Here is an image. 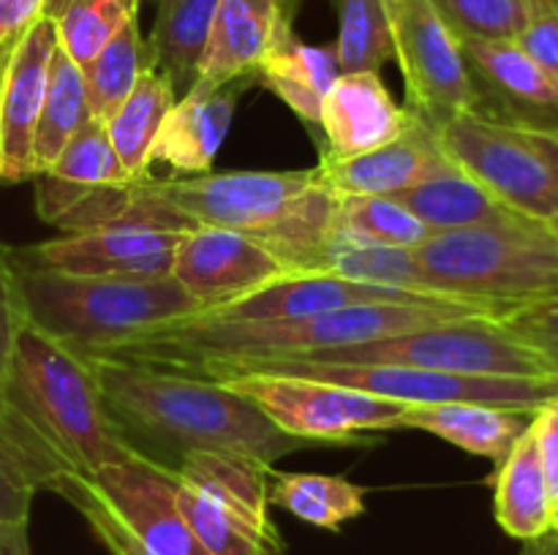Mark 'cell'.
Instances as JSON below:
<instances>
[{
	"instance_id": "40",
	"label": "cell",
	"mask_w": 558,
	"mask_h": 555,
	"mask_svg": "<svg viewBox=\"0 0 558 555\" xmlns=\"http://www.w3.org/2000/svg\"><path fill=\"white\" fill-rule=\"evenodd\" d=\"M499 324L537 348L558 370V294L532 299V303L512 305L499 316Z\"/></svg>"
},
{
	"instance_id": "23",
	"label": "cell",
	"mask_w": 558,
	"mask_h": 555,
	"mask_svg": "<svg viewBox=\"0 0 558 555\" xmlns=\"http://www.w3.org/2000/svg\"><path fill=\"white\" fill-rule=\"evenodd\" d=\"M33 180H36L38 218L58 229L104 190L131 183L129 172L109 141L104 120H90Z\"/></svg>"
},
{
	"instance_id": "4",
	"label": "cell",
	"mask_w": 558,
	"mask_h": 555,
	"mask_svg": "<svg viewBox=\"0 0 558 555\" xmlns=\"http://www.w3.org/2000/svg\"><path fill=\"white\" fill-rule=\"evenodd\" d=\"M316 169L294 172H205L156 180L153 174L104 190L76 210L60 232L147 226L161 232L232 229L262 237L283 221L314 185Z\"/></svg>"
},
{
	"instance_id": "32",
	"label": "cell",
	"mask_w": 558,
	"mask_h": 555,
	"mask_svg": "<svg viewBox=\"0 0 558 555\" xmlns=\"http://www.w3.org/2000/svg\"><path fill=\"white\" fill-rule=\"evenodd\" d=\"M90 120L96 118L87 103L85 74L58 44L52 65H49L47 98H44L41 118H38L36 145H33L36 174L44 172Z\"/></svg>"
},
{
	"instance_id": "29",
	"label": "cell",
	"mask_w": 558,
	"mask_h": 555,
	"mask_svg": "<svg viewBox=\"0 0 558 555\" xmlns=\"http://www.w3.org/2000/svg\"><path fill=\"white\" fill-rule=\"evenodd\" d=\"M174 103H178V96L167 76L147 63L131 96L104 120L109 141L131 180H142L150 174L158 131Z\"/></svg>"
},
{
	"instance_id": "31",
	"label": "cell",
	"mask_w": 558,
	"mask_h": 555,
	"mask_svg": "<svg viewBox=\"0 0 558 555\" xmlns=\"http://www.w3.org/2000/svg\"><path fill=\"white\" fill-rule=\"evenodd\" d=\"M270 506L289 511L308 526L338 531L365 511V490L332 473L272 471Z\"/></svg>"
},
{
	"instance_id": "46",
	"label": "cell",
	"mask_w": 558,
	"mask_h": 555,
	"mask_svg": "<svg viewBox=\"0 0 558 555\" xmlns=\"http://www.w3.org/2000/svg\"><path fill=\"white\" fill-rule=\"evenodd\" d=\"M14 44H0V98H3V82H5V69H9V58Z\"/></svg>"
},
{
	"instance_id": "35",
	"label": "cell",
	"mask_w": 558,
	"mask_h": 555,
	"mask_svg": "<svg viewBox=\"0 0 558 555\" xmlns=\"http://www.w3.org/2000/svg\"><path fill=\"white\" fill-rule=\"evenodd\" d=\"M27 324L25 310H22L20 288H16L14 270H11V261L5 256V248H0V439L9 441L25 462L31 466V471L36 473L41 490H49L54 482V471L44 455L38 452V446L33 444V439L27 435V430L22 428L20 419L14 417V411L5 403V384H9V370H11V357H14L16 337H20L22 326Z\"/></svg>"
},
{
	"instance_id": "19",
	"label": "cell",
	"mask_w": 558,
	"mask_h": 555,
	"mask_svg": "<svg viewBox=\"0 0 558 555\" xmlns=\"http://www.w3.org/2000/svg\"><path fill=\"white\" fill-rule=\"evenodd\" d=\"M314 169L319 183L338 196H398L456 166L439 147L434 125L414 114L412 128L398 139L349 158L319 152V163Z\"/></svg>"
},
{
	"instance_id": "17",
	"label": "cell",
	"mask_w": 558,
	"mask_h": 555,
	"mask_svg": "<svg viewBox=\"0 0 558 555\" xmlns=\"http://www.w3.org/2000/svg\"><path fill=\"white\" fill-rule=\"evenodd\" d=\"M58 49V30L49 16H38L14 44L0 98V180L25 183L36 177L33 145L49 85V65Z\"/></svg>"
},
{
	"instance_id": "33",
	"label": "cell",
	"mask_w": 558,
	"mask_h": 555,
	"mask_svg": "<svg viewBox=\"0 0 558 555\" xmlns=\"http://www.w3.org/2000/svg\"><path fill=\"white\" fill-rule=\"evenodd\" d=\"M332 226L360 243L403 250H417L430 237L428 226L392 196H338Z\"/></svg>"
},
{
	"instance_id": "36",
	"label": "cell",
	"mask_w": 558,
	"mask_h": 555,
	"mask_svg": "<svg viewBox=\"0 0 558 555\" xmlns=\"http://www.w3.org/2000/svg\"><path fill=\"white\" fill-rule=\"evenodd\" d=\"M142 0H63L44 11L54 22L58 44L85 69L129 20L140 16Z\"/></svg>"
},
{
	"instance_id": "12",
	"label": "cell",
	"mask_w": 558,
	"mask_h": 555,
	"mask_svg": "<svg viewBox=\"0 0 558 555\" xmlns=\"http://www.w3.org/2000/svg\"><path fill=\"white\" fill-rule=\"evenodd\" d=\"M218 381L305 444H368L365 435L398 430L407 411L396 400L294 373H238Z\"/></svg>"
},
{
	"instance_id": "5",
	"label": "cell",
	"mask_w": 558,
	"mask_h": 555,
	"mask_svg": "<svg viewBox=\"0 0 558 555\" xmlns=\"http://www.w3.org/2000/svg\"><path fill=\"white\" fill-rule=\"evenodd\" d=\"M11 270L27 324L85 357L112 351L202 310L172 275L156 281H112L33 270L16 261H11Z\"/></svg>"
},
{
	"instance_id": "18",
	"label": "cell",
	"mask_w": 558,
	"mask_h": 555,
	"mask_svg": "<svg viewBox=\"0 0 558 555\" xmlns=\"http://www.w3.org/2000/svg\"><path fill=\"white\" fill-rule=\"evenodd\" d=\"M450 294L401 292V288L371 286V283L349 281V278L330 275V272H289L245 297L232 299L227 305H216L202 313L191 316L199 321H227V324H248V321H292L308 316L327 313L336 308L363 303H407V299H441Z\"/></svg>"
},
{
	"instance_id": "37",
	"label": "cell",
	"mask_w": 558,
	"mask_h": 555,
	"mask_svg": "<svg viewBox=\"0 0 558 555\" xmlns=\"http://www.w3.org/2000/svg\"><path fill=\"white\" fill-rule=\"evenodd\" d=\"M338 20L336 54L343 74L379 71L392 60L390 30L381 0H330Z\"/></svg>"
},
{
	"instance_id": "45",
	"label": "cell",
	"mask_w": 558,
	"mask_h": 555,
	"mask_svg": "<svg viewBox=\"0 0 558 555\" xmlns=\"http://www.w3.org/2000/svg\"><path fill=\"white\" fill-rule=\"evenodd\" d=\"M526 555H558V533L550 531L545 533V536L529 542Z\"/></svg>"
},
{
	"instance_id": "21",
	"label": "cell",
	"mask_w": 558,
	"mask_h": 555,
	"mask_svg": "<svg viewBox=\"0 0 558 555\" xmlns=\"http://www.w3.org/2000/svg\"><path fill=\"white\" fill-rule=\"evenodd\" d=\"M414 112L392 98L379 71H349L338 76L322 107L319 152L336 158L360 156L407 134Z\"/></svg>"
},
{
	"instance_id": "34",
	"label": "cell",
	"mask_w": 558,
	"mask_h": 555,
	"mask_svg": "<svg viewBox=\"0 0 558 555\" xmlns=\"http://www.w3.org/2000/svg\"><path fill=\"white\" fill-rule=\"evenodd\" d=\"M147 63H150V58H147V41L142 38L140 16H134L82 69L93 118L107 120L131 96V90L136 87Z\"/></svg>"
},
{
	"instance_id": "39",
	"label": "cell",
	"mask_w": 558,
	"mask_h": 555,
	"mask_svg": "<svg viewBox=\"0 0 558 555\" xmlns=\"http://www.w3.org/2000/svg\"><path fill=\"white\" fill-rule=\"evenodd\" d=\"M41 490L25 457L0 439V531L27 533L33 495Z\"/></svg>"
},
{
	"instance_id": "43",
	"label": "cell",
	"mask_w": 558,
	"mask_h": 555,
	"mask_svg": "<svg viewBox=\"0 0 558 555\" xmlns=\"http://www.w3.org/2000/svg\"><path fill=\"white\" fill-rule=\"evenodd\" d=\"M44 14V0H0V44H16Z\"/></svg>"
},
{
	"instance_id": "42",
	"label": "cell",
	"mask_w": 558,
	"mask_h": 555,
	"mask_svg": "<svg viewBox=\"0 0 558 555\" xmlns=\"http://www.w3.org/2000/svg\"><path fill=\"white\" fill-rule=\"evenodd\" d=\"M534 446H537L539 466H543L545 482H548L550 495L558 493V397L545 403L543 408L532 414L529 422Z\"/></svg>"
},
{
	"instance_id": "38",
	"label": "cell",
	"mask_w": 558,
	"mask_h": 555,
	"mask_svg": "<svg viewBox=\"0 0 558 555\" xmlns=\"http://www.w3.org/2000/svg\"><path fill=\"white\" fill-rule=\"evenodd\" d=\"M461 41H518L534 0H430Z\"/></svg>"
},
{
	"instance_id": "30",
	"label": "cell",
	"mask_w": 558,
	"mask_h": 555,
	"mask_svg": "<svg viewBox=\"0 0 558 555\" xmlns=\"http://www.w3.org/2000/svg\"><path fill=\"white\" fill-rule=\"evenodd\" d=\"M403 207L414 212L420 221L428 226L430 237L445 232H458V229L483 226V223H501L512 218H523L512 212L510 207L501 205L496 196H490L483 185L474 183L463 172L441 174V177L425 180L403 194L392 196Z\"/></svg>"
},
{
	"instance_id": "27",
	"label": "cell",
	"mask_w": 558,
	"mask_h": 555,
	"mask_svg": "<svg viewBox=\"0 0 558 555\" xmlns=\"http://www.w3.org/2000/svg\"><path fill=\"white\" fill-rule=\"evenodd\" d=\"M550 495L548 482H545L543 466H539L537 446H534L532 433L521 435L515 441L505 460L496 466L494 477V515L496 522L521 542H534V539L550 533Z\"/></svg>"
},
{
	"instance_id": "25",
	"label": "cell",
	"mask_w": 558,
	"mask_h": 555,
	"mask_svg": "<svg viewBox=\"0 0 558 555\" xmlns=\"http://www.w3.org/2000/svg\"><path fill=\"white\" fill-rule=\"evenodd\" d=\"M156 22L147 41V58L183 98L199 79L202 60L210 44L218 0H156Z\"/></svg>"
},
{
	"instance_id": "7",
	"label": "cell",
	"mask_w": 558,
	"mask_h": 555,
	"mask_svg": "<svg viewBox=\"0 0 558 555\" xmlns=\"http://www.w3.org/2000/svg\"><path fill=\"white\" fill-rule=\"evenodd\" d=\"M49 490L85 517L112 555H210L180 511L174 471L145 457L60 473Z\"/></svg>"
},
{
	"instance_id": "47",
	"label": "cell",
	"mask_w": 558,
	"mask_h": 555,
	"mask_svg": "<svg viewBox=\"0 0 558 555\" xmlns=\"http://www.w3.org/2000/svg\"><path fill=\"white\" fill-rule=\"evenodd\" d=\"M543 141H545V147H548L550 158H554V163H556V169H558V139H554V136H543ZM550 226H554L556 232H558V218H556L554 223H550Z\"/></svg>"
},
{
	"instance_id": "11",
	"label": "cell",
	"mask_w": 558,
	"mask_h": 555,
	"mask_svg": "<svg viewBox=\"0 0 558 555\" xmlns=\"http://www.w3.org/2000/svg\"><path fill=\"white\" fill-rule=\"evenodd\" d=\"M434 131L452 166L483 185L501 205L532 221H556L558 169L543 136L477 112L452 114Z\"/></svg>"
},
{
	"instance_id": "28",
	"label": "cell",
	"mask_w": 558,
	"mask_h": 555,
	"mask_svg": "<svg viewBox=\"0 0 558 555\" xmlns=\"http://www.w3.org/2000/svg\"><path fill=\"white\" fill-rule=\"evenodd\" d=\"M303 272H330V275L349 278V281L401 288V292L425 294V297L439 294L430 292L428 283H425L423 270H420L417 259H414V250L360 243V239H352L338 232L336 226L322 239L319 248L308 256Z\"/></svg>"
},
{
	"instance_id": "2",
	"label": "cell",
	"mask_w": 558,
	"mask_h": 555,
	"mask_svg": "<svg viewBox=\"0 0 558 555\" xmlns=\"http://www.w3.org/2000/svg\"><path fill=\"white\" fill-rule=\"evenodd\" d=\"M505 310L507 308H499V305L474 303V299L441 297L407 299V303H363L308 316V319L248 321V324L199 321L189 316V319L158 326L125 346L107 354H93V357L125 359V362L156 365V368L189 373L205 362L281 359L327 351V348L360 346V343H374L381 337L472 319V316L499 319Z\"/></svg>"
},
{
	"instance_id": "26",
	"label": "cell",
	"mask_w": 558,
	"mask_h": 555,
	"mask_svg": "<svg viewBox=\"0 0 558 555\" xmlns=\"http://www.w3.org/2000/svg\"><path fill=\"white\" fill-rule=\"evenodd\" d=\"M336 47H311L298 36H289L256 71V85L281 98L308 131H319L322 107L327 92L341 76Z\"/></svg>"
},
{
	"instance_id": "6",
	"label": "cell",
	"mask_w": 558,
	"mask_h": 555,
	"mask_svg": "<svg viewBox=\"0 0 558 555\" xmlns=\"http://www.w3.org/2000/svg\"><path fill=\"white\" fill-rule=\"evenodd\" d=\"M414 259L430 292L474 303L512 308L558 294V232L532 218L434 234Z\"/></svg>"
},
{
	"instance_id": "20",
	"label": "cell",
	"mask_w": 558,
	"mask_h": 555,
	"mask_svg": "<svg viewBox=\"0 0 558 555\" xmlns=\"http://www.w3.org/2000/svg\"><path fill=\"white\" fill-rule=\"evenodd\" d=\"M300 0H218L199 79L256 82L262 63L294 33Z\"/></svg>"
},
{
	"instance_id": "49",
	"label": "cell",
	"mask_w": 558,
	"mask_h": 555,
	"mask_svg": "<svg viewBox=\"0 0 558 555\" xmlns=\"http://www.w3.org/2000/svg\"><path fill=\"white\" fill-rule=\"evenodd\" d=\"M58 3H63V0H44V11H49L52 5H58Z\"/></svg>"
},
{
	"instance_id": "15",
	"label": "cell",
	"mask_w": 558,
	"mask_h": 555,
	"mask_svg": "<svg viewBox=\"0 0 558 555\" xmlns=\"http://www.w3.org/2000/svg\"><path fill=\"white\" fill-rule=\"evenodd\" d=\"M477 114L558 139V85L518 41H461Z\"/></svg>"
},
{
	"instance_id": "8",
	"label": "cell",
	"mask_w": 558,
	"mask_h": 555,
	"mask_svg": "<svg viewBox=\"0 0 558 555\" xmlns=\"http://www.w3.org/2000/svg\"><path fill=\"white\" fill-rule=\"evenodd\" d=\"M238 373H294L330 381L365 395L396 400L401 406H441V403H485L534 414L558 397V375H463L407 365H319L298 359H245V362H205L189 370L196 379H227Z\"/></svg>"
},
{
	"instance_id": "14",
	"label": "cell",
	"mask_w": 558,
	"mask_h": 555,
	"mask_svg": "<svg viewBox=\"0 0 558 555\" xmlns=\"http://www.w3.org/2000/svg\"><path fill=\"white\" fill-rule=\"evenodd\" d=\"M178 232L147 226H101L65 232L25 248H5L11 261L33 270L112 281H156L172 272Z\"/></svg>"
},
{
	"instance_id": "13",
	"label": "cell",
	"mask_w": 558,
	"mask_h": 555,
	"mask_svg": "<svg viewBox=\"0 0 558 555\" xmlns=\"http://www.w3.org/2000/svg\"><path fill=\"white\" fill-rule=\"evenodd\" d=\"M390 30L392 60L407 85V103L417 118L439 128L461 112H477V90L463 58L461 38L430 0H381Z\"/></svg>"
},
{
	"instance_id": "24",
	"label": "cell",
	"mask_w": 558,
	"mask_h": 555,
	"mask_svg": "<svg viewBox=\"0 0 558 555\" xmlns=\"http://www.w3.org/2000/svg\"><path fill=\"white\" fill-rule=\"evenodd\" d=\"M532 414L485 403H441L409 406L398 419V430H423L450 441L474 457H488L499 466L515 441L526 433Z\"/></svg>"
},
{
	"instance_id": "44",
	"label": "cell",
	"mask_w": 558,
	"mask_h": 555,
	"mask_svg": "<svg viewBox=\"0 0 558 555\" xmlns=\"http://www.w3.org/2000/svg\"><path fill=\"white\" fill-rule=\"evenodd\" d=\"M0 555H31L27 533L0 531Z\"/></svg>"
},
{
	"instance_id": "16",
	"label": "cell",
	"mask_w": 558,
	"mask_h": 555,
	"mask_svg": "<svg viewBox=\"0 0 558 555\" xmlns=\"http://www.w3.org/2000/svg\"><path fill=\"white\" fill-rule=\"evenodd\" d=\"M169 275L199 303L202 310H207L289 275V267L251 234L232 229H196L180 234Z\"/></svg>"
},
{
	"instance_id": "41",
	"label": "cell",
	"mask_w": 558,
	"mask_h": 555,
	"mask_svg": "<svg viewBox=\"0 0 558 555\" xmlns=\"http://www.w3.org/2000/svg\"><path fill=\"white\" fill-rule=\"evenodd\" d=\"M518 44L558 85V0H534L532 16L518 36Z\"/></svg>"
},
{
	"instance_id": "22",
	"label": "cell",
	"mask_w": 558,
	"mask_h": 555,
	"mask_svg": "<svg viewBox=\"0 0 558 555\" xmlns=\"http://www.w3.org/2000/svg\"><path fill=\"white\" fill-rule=\"evenodd\" d=\"M254 85V79H229L221 85L196 79L163 120L153 147V161L169 163L180 177L210 172L232 128L240 98Z\"/></svg>"
},
{
	"instance_id": "9",
	"label": "cell",
	"mask_w": 558,
	"mask_h": 555,
	"mask_svg": "<svg viewBox=\"0 0 558 555\" xmlns=\"http://www.w3.org/2000/svg\"><path fill=\"white\" fill-rule=\"evenodd\" d=\"M174 477L180 511L207 553L283 555L270 517V466L227 452H194Z\"/></svg>"
},
{
	"instance_id": "10",
	"label": "cell",
	"mask_w": 558,
	"mask_h": 555,
	"mask_svg": "<svg viewBox=\"0 0 558 555\" xmlns=\"http://www.w3.org/2000/svg\"><path fill=\"white\" fill-rule=\"evenodd\" d=\"M281 359L319 365H407L463 375H558L537 348L523 343L490 316H472L360 346Z\"/></svg>"
},
{
	"instance_id": "1",
	"label": "cell",
	"mask_w": 558,
	"mask_h": 555,
	"mask_svg": "<svg viewBox=\"0 0 558 555\" xmlns=\"http://www.w3.org/2000/svg\"><path fill=\"white\" fill-rule=\"evenodd\" d=\"M87 359L131 449L169 471L194 452H227L272 468L308 446L221 381L112 357Z\"/></svg>"
},
{
	"instance_id": "48",
	"label": "cell",
	"mask_w": 558,
	"mask_h": 555,
	"mask_svg": "<svg viewBox=\"0 0 558 555\" xmlns=\"http://www.w3.org/2000/svg\"><path fill=\"white\" fill-rule=\"evenodd\" d=\"M550 531L558 533V493L554 495V506H550Z\"/></svg>"
},
{
	"instance_id": "3",
	"label": "cell",
	"mask_w": 558,
	"mask_h": 555,
	"mask_svg": "<svg viewBox=\"0 0 558 555\" xmlns=\"http://www.w3.org/2000/svg\"><path fill=\"white\" fill-rule=\"evenodd\" d=\"M5 403L54 479L142 457L114 424L90 359L31 324L16 337Z\"/></svg>"
}]
</instances>
